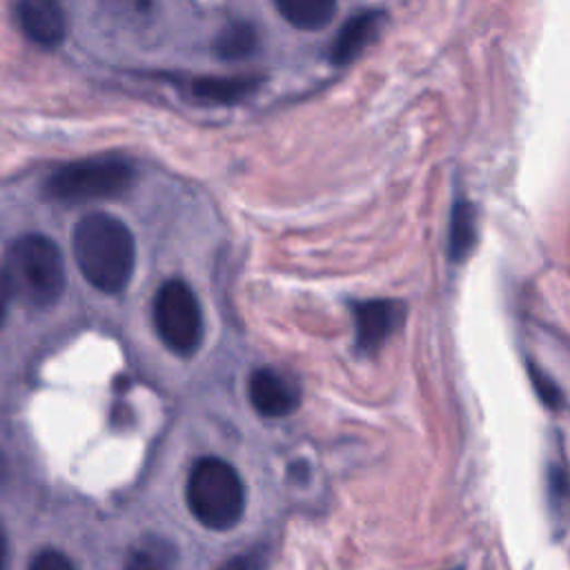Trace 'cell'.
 <instances>
[{
	"mask_svg": "<svg viewBox=\"0 0 570 570\" xmlns=\"http://www.w3.org/2000/svg\"><path fill=\"white\" fill-rule=\"evenodd\" d=\"M73 261L82 278L102 294H120L134 274L136 240L116 216L91 212L82 216L71 236Z\"/></svg>",
	"mask_w": 570,
	"mask_h": 570,
	"instance_id": "6da1fadb",
	"label": "cell"
},
{
	"mask_svg": "<svg viewBox=\"0 0 570 570\" xmlns=\"http://www.w3.org/2000/svg\"><path fill=\"white\" fill-rule=\"evenodd\" d=\"M11 294L31 307H49L65 292V261L60 247L45 234L16 238L2 267Z\"/></svg>",
	"mask_w": 570,
	"mask_h": 570,
	"instance_id": "7a4b0ae2",
	"label": "cell"
},
{
	"mask_svg": "<svg viewBox=\"0 0 570 570\" xmlns=\"http://www.w3.org/2000/svg\"><path fill=\"white\" fill-rule=\"evenodd\" d=\"M185 497L194 519L209 530H229L245 512V483L238 470L218 456H203L191 465Z\"/></svg>",
	"mask_w": 570,
	"mask_h": 570,
	"instance_id": "3957f363",
	"label": "cell"
},
{
	"mask_svg": "<svg viewBox=\"0 0 570 570\" xmlns=\"http://www.w3.org/2000/svg\"><path fill=\"white\" fill-rule=\"evenodd\" d=\"M134 165L122 156H94L58 167L45 183V191L62 203L116 198L131 189Z\"/></svg>",
	"mask_w": 570,
	"mask_h": 570,
	"instance_id": "277c9868",
	"label": "cell"
},
{
	"mask_svg": "<svg viewBox=\"0 0 570 570\" xmlns=\"http://www.w3.org/2000/svg\"><path fill=\"white\" fill-rule=\"evenodd\" d=\"M154 325L165 343L178 356H189L203 341V309L194 289L180 281H165L154 296Z\"/></svg>",
	"mask_w": 570,
	"mask_h": 570,
	"instance_id": "5b68a950",
	"label": "cell"
},
{
	"mask_svg": "<svg viewBox=\"0 0 570 570\" xmlns=\"http://www.w3.org/2000/svg\"><path fill=\"white\" fill-rule=\"evenodd\" d=\"M247 396L252 407L265 419H281L292 414L301 403L296 381L274 367H258L247 381Z\"/></svg>",
	"mask_w": 570,
	"mask_h": 570,
	"instance_id": "8992f818",
	"label": "cell"
},
{
	"mask_svg": "<svg viewBox=\"0 0 570 570\" xmlns=\"http://www.w3.org/2000/svg\"><path fill=\"white\" fill-rule=\"evenodd\" d=\"M403 323L399 301H363L354 307L356 345L363 354H374Z\"/></svg>",
	"mask_w": 570,
	"mask_h": 570,
	"instance_id": "52a82bcc",
	"label": "cell"
},
{
	"mask_svg": "<svg viewBox=\"0 0 570 570\" xmlns=\"http://www.w3.org/2000/svg\"><path fill=\"white\" fill-rule=\"evenodd\" d=\"M22 33L40 47H58L67 36V13L60 0H16Z\"/></svg>",
	"mask_w": 570,
	"mask_h": 570,
	"instance_id": "ba28073f",
	"label": "cell"
},
{
	"mask_svg": "<svg viewBox=\"0 0 570 570\" xmlns=\"http://www.w3.org/2000/svg\"><path fill=\"white\" fill-rule=\"evenodd\" d=\"M383 22L381 11H361L350 18L332 45V60L336 65H345L356 58L379 33Z\"/></svg>",
	"mask_w": 570,
	"mask_h": 570,
	"instance_id": "9c48e42d",
	"label": "cell"
},
{
	"mask_svg": "<svg viewBox=\"0 0 570 570\" xmlns=\"http://www.w3.org/2000/svg\"><path fill=\"white\" fill-rule=\"evenodd\" d=\"M285 22L303 31H318L334 18L336 0H274Z\"/></svg>",
	"mask_w": 570,
	"mask_h": 570,
	"instance_id": "30bf717a",
	"label": "cell"
},
{
	"mask_svg": "<svg viewBox=\"0 0 570 570\" xmlns=\"http://www.w3.org/2000/svg\"><path fill=\"white\" fill-rule=\"evenodd\" d=\"M258 87V80L252 76H232V78H198L191 85V94L198 100L214 105L238 102Z\"/></svg>",
	"mask_w": 570,
	"mask_h": 570,
	"instance_id": "8fae6325",
	"label": "cell"
},
{
	"mask_svg": "<svg viewBox=\"0 0 570 570\" xmlns=\"http://www.w3.org/2000/svg\"><path fill=\"white\" fill-rule=\"evenodd\" d=\"M256 47V31L252 29V24L245 22H234L227 29H223L214 42V51L216 56L225 58V60H236V58H245L247 53H252Z\"/></svg>",
	"mask_w": 570,
	"mask_h": 570,
	"instance_id": "7c38bea8",
	"label": "cell"
},
{
	"mask_svg": "<svg viewBox=\"0 0 570 570\" xmlns=\"http://www.w3.org/2000/svg\"><path fill=\"white\" fill-rule=\"evenodd\" d=\"M474 245V209L459 200L452 209V225H450V256L452 261H463V256Z\"/></svg>",
	"mask_w": 570,
	"mask_h": 570,
	"instance_id": "4fadbf2b",
	"label": "cell"
},
{
	"mask_svg": "<svg viewBox=\"0 0 570 570\" xmlns=\"http://www.w3.org/2000/svg\"><path fill=\"white\" fill-rule=\"evenodd\" d=\"M548 505L557 519H561L570 505V470L561 452L550 459L548 465Z\"/></svg>",
	"mask_w": 570,
	"mask_h": 570,
	"instance_id": "5bb4252c",
	"label": "cell"
},
{
	"mask_svg": "<svg viewBox=\"0 0 570 570\" xmlns=\"http://www.w3.org/2000/svg\"><path fill=\"white\" fill-rule=\"evenodd\" d=\"M100 2L111 16L120 20H145L156 4V0H100Z\"/></svg>",
	"mask_w": 570,
	"mask_h": 570,
	"instance_id": "9a60e30c",
	"label": "cell"
},
{
	"mask_svg": "<svg viewBox=\"0 0 570 570\" xmlns=\"http://www.w3.org/2000/svg\"><path fill=\"white\" fill-rule=\"evenodd\" d=\"M265 568H267V552L263 548H254L227 559L216 570H265Z\"/></svg>",
	"mask_w": 570,
	"mask_h": 570,
	"instance_id": "2e32d148",
	"label": "cell"
},
{
	"mask_svg": "<svg viewBox=\"0 0 570 570\" xmlns=\"http://www.w3.org/2000/svg\"><path fill=\"white\" fill-rule=\"evenodd\" d=\"M29 570H76V566L60 550H42L33 557Z\"/></svg>",
	"mask_w": 570,
	"mask_h": 570,
	"instance_id": "e0dca14e",
	"label": "cell"
},
{
	"mask_svg": "<svg viewBox=\"0 0 570 570\" xmlns=\"http://www.w3.org/2000/svg\"><path fill=\"white\" fill-rule=\"evenodd\" d=\"M530 379H532V383H534L537 394L541 396V401H543L548 407H559V405H561V392H559V387H557L543 372H539L537 367H530Z\"/></svg>",
	"mask_w": 570,
	"mask_h": 570,
	"instance_id": "ac0fdd59",
	"label": "cell"
},
{
	"mask_svg": "<svg viewBox=\"0 0 570 570\" xmlns=\"http://www.w3.org/2000/svg\"><path fill=\"white\" fill-rule=\"evenodd\" d=\"M125 570H165V566L160 563L158 557L140 550V552H134L125 566Z\"/></svg>",
	"mask_w": 570,
	"mask_h": 570,
	"instance_id": "d6986e66",
	"label": "cell"
},
{
	"mask_svg": "<svg viewBox=\"0 0 570 570\" xmlns=\"http://www.w3.org/2000/svg\"><path fill=\"white\" fill-rule=\"evenodd\" d=\"M11 287H9V283H7V276H4V272H2V267H0V325L4 323V316H7V309H9V301H11Z\"/></svg>",
	"mask_w": 570,
	"mask_h": 570,
	"instance_id": "ffe728a7",
	"label": "cell"
},
{
	"mask_svg": "<svg viewBox=\"0 0 570 570\" xmlns=\"http://www.w3.org/2000/svg\"><path fill=\"white\" fill-rule=\"evenodd\" d=\"M7 557H9V550H7V537L0 528V570H7Z\"/></svg>",
	"mask_w": 570,
	"mask_h": 570,
	"instance_id": "44dd1931",
	"label": "cell"
}]
</instances>
